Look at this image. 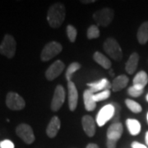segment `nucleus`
I'll use <instances>...</instances> for the list:
<instances>
[{
	"instance_id": "f257e3e1",
	"label": "nucleus",
	"mask_w": 148,
	"mask_h": 148,
	"mask_svg": "<svg viewBox=\"0 0 148 148\" xmlns=\"http://www.w3.org/2000/svg\"><path fill=\"white\" fill-rule=\"evenodd\" d=\"M66 16V9L63 3H57L52 5L48 11L47 21L52 28H58L64 22Z\"/></svg>"
},
{
	"instance_id": "f03ea898",
	"label": "nucleus",
	"mask_w": 148,
	"mask_h": 148,
	"mask_svg": "<svg viewBox=\"0 0 148 148\" xmlns=\"http://www.w3.org/2000/svg\"><path fill=\"white\" fill-rule=\"evenodd\" d=\"M103 49L108 56L115 61H121L123 58L122 49L115 39L108 38L103 45Z\"/></svg>"
},
{
	"instance_id": "7ed1b4c3",
	"label": "nucleus",
	"mask_w": 148,
	"mask_h": 148,
	"mask_svg": "<svg viewBox=\"0 0 148 148\" xmlns=\"http://www.w3.org/2000/svg\"><path fill=\"white\" fill-rule=\"evenodd\" d=\"M114 12L110 8H104L96 11L93 14V19L96 22L97 26L108 27L114 19Z\"/></svg>"
},
{
	"instance_id": "20e7f679",
	"label": "nucleus",
	"mask_w": 148,
	"mask_h": 148,
	"mask_svg": "<svg viewBox=\"0 0 148 148\" xmlns=\"http://www.w3.org/2000/svg\"><path fill=\"white\" fill-rule=\"evenodd\" d=\"M16 43L12 36L7 34L0 45V53L7 58H12L16 53Z\"/></svg>"
},
{
	"instance_id": "39448f33",
	"label": "nucleus",
	"mask_w": 148,
	"mask_h": 148,
	"mask_svg": "<svg viewBox=\"0 0 148 148\" xmlns=\"http://www.w3.org/2000/svg\"><path fill=\"white\" fill-rule=\"evenodd\" d=\"M63 50V46L60 43L57 41H51L48 43L43 48L42 52L40 54V58L42 61H49L50 59L57 56Z\"/></svg>"
},
{
	"instance_id": "423d86ee",
	"label": "nucleus",
	"mask_w": 148,
	"mask_h": 148,
	"mask_svg": "<svg viewBox=\"0 0 148 148\" xmlns=\"http://www.w3.org/2000/svg\"><path fill=\"white\" fill-rule=\"evenodd\" d=\"M114 115V106L112 103L107 104L105 106H103L98 112L95 118V123L99 127H103L107 122H109L113 119Z\"/></svg>"
},
{
	"instance_id": "0eeeda50",
	"label": "nucleus",
	"mask_w": 148,
	"mask_h": 148,
	"mask_svg": "<svg viewBox=\"0 0 148 148\" xmlns=\"http://www.w3.org/2000/svg\"><path fill=\"white\" fill-rule=\"evenodd\" d=\"M6 105L12 110H21L25 108L26 102L21 95L10 91L6 96Z\"/></svg>"
},
{
	"instance_id": "6e6552de",
	"label": "nucleus",
	"mask_w": 148,
	"mask_h": 148,
	"mask_svg": "<svg viewBox=\"0 0 148 148\" xmlns=\"http://www.w3.org/2000/svg\"><path fill=\"white\" fill-rule=\"evenodd\" d=\"M16 135L27 144H32L35 142L36 138L32 127L27 123H21L16 128Z\"/></svg>"
},
{
	"instance_id": "1a4fd4ad",
	"label": "nucleus",
	"mask_w": 148,
	"mask_h": 148,
	"mask_svg": "<svg viewBox=\"0 0 148 148\" xmlns=\"http://www.w3.org/2000/svg\"><path fill=\"white\" fill-rule=\"evenodd\" d=\"M65 95H66V92H65L64 86L61 85H58L55 88L53 99L51 101L50 107L52 110L56 112L62 107L65 101Z\"/></svg>"
},
{
	"instance_id": "9d476101",
	"label": "nucleus",
	"mask_w": 148,
	"mask_h": 148,
	"mask_svg": "<svg viewBox=\"0 0 148 148\" xmlns=\"http://www.w3.org/2000/svg\"><path fill=\"white\" fill-rule=\"evenodd\" d=\"M65 69V64L61 60H56L45 71V77L49 81H53L57 78L63 73Z\"/></svg>"
},
{
	"instance_id": "9b49d317",
	"label": "nucleus",
	"mask_w": 148,
	"mask_h": 148,
	"mask_svg": "<svg viewBox=\"0 0 148 148\" xmlns=\"http://www.w3.org/2000/svg\"><path fill=\"white\" fill-rule=\"evenodd\" d=\"M123 127L120 122L113 123L107 130V140L118 142L122 137Z\"/></svg>"
},
{
	"instance_id": "f8f14e48",
	"label": "nucleus",
	"mask_w": 148,
	"mask_h": 148,
	"mask_svg": "<svg viewBox=\"0 0 148 148\" xmlns=\"http://www.w3.org/2000/svg\"><path fill=\"white\" fill-rule=\"evenodd\" d=\"M68 90H69V106L71 111H75L78 102V92L73 82H68Z\"/></svg>"
},
{
	"instance_id": "ddd939ff",
	"label": "nucleus",
	"mask_w": 148,
	"mask_h": 148,
	"mask_svg": "<svg viewBox=\"0 0 148 148\" xmlns=\"http://www.w3.org/2000/svg\"><path fill=\"white\" fill-rule=\"evenodd\" d=\"M87 86L94 94L103 90L111 89V82L107 78H102L100 81L87 83Z\"/></svg>"
},
{
	"instance_id": "4468645a",
	"label": "nucleus",
	"mask_w": 148,
	"mask_h": 148,
	"mask_svg": "<svg viewBox=\"0 0 148 148\" xmlns=\"http://www.w3.org/2000/svg\"><path fill=\"white\" fill-rule=\"evenodd\" d=\"M82 125L85 133L88 137H94L95 133V122L92 117L90 115H84L82 119Z\"/></svg>"
},
{
	"instance_id": "2eb2a0df",
	"label": "nucleus",
	"mask_w": 148,
	"mask_h": 148,
	"mask_svg": "<svg viewBox=\"0 0 148 148\" xmlns=\"http://www.w3.org/2000/svg\"><path fill=\"white\" fill-rule=\"evenodd\" d=\"M61 127V121L58 117L53 116L48 124L46 128V134L49 138H55L58 134V131Z\"/></svg>"
},
{
	"instance_id": "dca6fc26",
	"label": "nucleus",
	"mask_w": 148,
	"mask_h": 148,
	"mask_svg": "<svg viewBox=\"0 0 148 148\" xmlns=\"http://www.w3.org/2000/svg\"><path fill=\"white\" fill-rule=\"evenodd\" d=\"M128 77L126 75L122 74L115 77L113 82L111 83V90L114 92H118L119 90H122L123 88H125L128 83Z\"/></svg>"
},
{
	"instance_id": "f3484780",
	"label": "nucleus",
	"mask_w": 148,
	"mask_h": 148,
	"mask_svg": "<svg viewBox=\"0 0 148 148\" xmlns=\"http://www.w3.org/2000/svg\"><path fill=\"white\" fill-rule=\"evenodd\" d=\"M93 95H94V93L90 89H86L83 92L85 110L86 111L91 112L94 110L96 107V102L93 99Z\"/></svg>"
},
{
	"instance_id": "a211bd4d",
	"label": "nucleus",
	"mask_w": 148,
	"mask_h": 148,
	"mask_svg": "<svg viewBox=\"0 0 148 148\" xmlns=\"http://www.w3.org/2000/svg\"><path fill=\"white\" fill-rule=\"evenodd\" d=\"M138 62H139V54L137 52L132 53L127 59L125 64V70L128 74H132L135 73L138 69Z\"/></svg>"
},
{
	"instance_id": "6ab92c4d",
	"label": "nucleus",
	"mask_w": 148,
	"mask_h": 148,
	"mask_svg": "<svg viewBox=\"0 0 148 148\" xmlns=\"http://www.w3.org/2000/svg\"><path fill=\"white\" fill-rule=\"evenodd\" d=\"M126 125H127L128 132L132 136H137L141 132L142 125H141L140 122L137 120V119H127L126 120Z\"/></svg>"
},
{
	"instance_id": "aec40b11",
	"label": "nucleus",
	"mask_w": 148,
	"mask_h": 148,
	"mask_svg": "<svg viewBox=\"0 0 148 148\" xmlns=\"http://www.w3.org/2000/svg\"><path fill=\"white\" fill-rule=\"evenodd\" d=\"M137 38L139 44L145 45L148 41V21H145L139 27L137 33Z\"/></svg>"
},
{
	"instance_id": "412c9836",
	"label": "nucleus",
	"mask_w": 148,
	"mask_h": 148,
	"mask_svg": "<svg viewBox=\"0 0 148 148\" xmlns=\"http://www.w3.org/2000/svg\"><path fill=\"white\" fill-rule=\"evenodd\" d=\"M93 59L105 69H110L111 68V66H112V63L110 60V58L106 57L105 54H103L101 52L96 51L93 54Z\"/></svg>"
},
{
	"instance_id": "4be33fe9",
	"label": "nucleus",
	"mask_w": 148,
	"mask_h": 148,
	"mask_svg": "<svg viewBox=\"0 0 148 148\" xmlns=\"http://www.w3.org/2000/svg\"><path fill=\"white\" fill-rule=\"evenodd\" d=\"M132 82L134 86H138L141 88H143L147 85L148 83V75L145 71H140L138 73L136 74V76L134 77V78L132 80Z\"/></svg>"
},
{
	"instance_id": "5701e85b",
	"label": "nucleus",
	"mask_w": 148,
	"mask_h": 148,
	"mask_svg": "<svg viewBox=\"0 0 148 148\" xmlns=\"http://www.w3.org/2000/svg\"><path fill=\"white\" fill-rule=\"evenodd\" d=\"M81 69V64L77 62H73L72 64L69 65L67 69V71H66V73H65V77L68 82H71V79L73 76V74L78 71L79 69Z\"/></svg>"
},
{
	"instance_id": "b1692460",
	"label": "nucleus",
	"mask_w": 148,
	"mask_h": 148,
	"mask_svg": "<svg viewBox=\"0 0 148 148\" xmlns=\"http://www.w3.org/2000/svg\"><path fill=\"white\" fill-rule=\"evenodd\" d=\"M125 105L127 106V107L129 109V110L132 111V113H135V114H138V113H141L143 110V107L142 106L136 102V101H132L131 99H126L125 100Z\"/></svg>"
},
{
	"instance_id": "393cba45",
	"label": "nucleus",
	"mask_w": 148,
	"mask_h": 148,
	"mask_svg": "<svg viewBox=\"0 0 148 148\" xmlns=\"http://www.w3.org/2000/svg\"><path fill=\"white\" fill-rule=\"evenodd\" d=\"M100 30L99 27L96 25H92L87 29L86 32V36L89 40H93V39H97L100 36Z\"/></svg>"
},
{
	"instance_id": "a878e982",
	"label": "nucleus",
	"mask_w": 148,
	"mask_h": 148,
	"mask_svg": "<svg viewBox=\"0 0 148 148\" xmlns=\"http://www.w3.org/2000/svg\"><path fill=\"white\" fill-rule=\"evenodd\" d=\"M110 90H106L101 91V92H98V93H95L93 95V99L95 102H99V101H105L107 100L108 98H110Z\"/></svg>"
},
{
	"instance_id": "bb28decb",
	"label": "nucleus",
	"mask_w": 148,
	"mask_h": 148,
	"mask_svg": "<svg viewBox=\"0 0 148 148\" xmlns=\"http://www.w3.org/2000/svg\"><path fill=\"white\" fill-rule=\"evenodd\" d=\"M143 91H144L143 88H141L138 86H134V85H132V86H130L127 89L128 95L132 96V97H139L140 95H143Z\"/></svg>"
},
{
	"instance_id": "cd10ccee",
	"label": "nucleus",
	"mask_w": 148,
	"mask_h": 148,
	"mask_svg": "<svg viewBox=\"0 0 148 148\" xmlns=\"http://www.w3.org/2000/svg\"><path fill=\"white\" fill-rule=\"evenodd\" d=\"M67 35L69 37V40L71 42L73 43L76 39H77V29L72 26V25H69L67 27Z\"/></svg>"
},
{
	"instance_id": "c85d7f7f",
	"label": "nucleus",
	"mask_w": 148,
	"mask_h": 148,
	"mask_svg": "<svg viewBox=\"0 0 148 148\" xmlns=\"http://www.w3.org/2000/svg\"><path fill=\"white\" fill-rule=\"evenodd\" d=\"M112 104L114 106V115L113 117L112 120H113L114 123L119 122V119H120V112H121V106H119L117 102H113Z\"/></svg>"
},
{
	"instance_id": "c756f323",
	"label": "nucleus",
	"mask_w": 148,
	"mask_h": 148,
	"mask_svg": "<svg viewBox=\"0 0 148 148\" xmlns=\"http://www.w3.org/2000/svg\"><path fill=\"white\" fill-rule=\"evenodd\" d=\"M0 148H15V145L10 140H3L0 142Z\"/></svg>"
},
{
	"instance_id": "7c9ffc66",
	"label": "nucleus",
	"mask_w": 148,
	"mask_h": 148,
	"mask_svg": "<svg viewBox=\"0 0 148 148\" xmlns=\"http://www.w3.org/2000/svg\"><path fill=\"white\" fill-rule=\"evenodd\" d=\"M131 147L132 148H148L147 146H145L144 144H142V143H138L137 141L135 142H132V144H131Z\"/></svg>"
},
{
	"instance_id": "2f4dec72",
	"label": "nucleus",
	"mask_w": 148,
	"mask_h": 148,
	"mask_svg": "<svg viewBox=\"0 0 148 148\" xmlns=\"http://www.w3.org/2000/svg\"><path fill=\"white\" fill-rule=\"evenodd\" d=\"M117 143L114 141H111V140H107L106 142V146L107 148H116Z\"/></svg>"
},
{
	"instance_id": "473e14b6",
	"label": "nucleus",
	"mask_w": 148,
	"mask_h": 148,
	"mask_svg": "<svg viewBox=\"0 0 148 148\" xmlns=\"http://www.w3.org/2000/svg\"><path fill=\"white\" fill-rule=\"evenodd\" d=\"M86 148H99V147H98V145H96L95 143H90L86 146Z\"/></svg>"
},
{
	"instance_id": "72a5a7b5",
	"label": "nucleus",
	"mask_w": 148,
	"mask_h": 148,
	"mask_svg": "<svg viewBox=\"0 0 148 148\" xmlns=\"http://www.w3.org/2000/svg\"><path fill=\"white\" fill-rule=\"evenodd\" d=\"M81 2H82V3H86H86H95V0H82Z\"/></svg>"
},
{
	"instance_id": "f704fd0d",
	"label": "nucleus",
	"mask_w": 148,
	"mask_h": 148,
	"mask_svg": "<svg viewBox=\"0 0 148 148\" xmlns=\"http://www.w3.org/2000/svg\"><path fill=\"white\" fill-rule=\"evenodd\" d=\"M145 141H146V144L148 147V131L146 132V135H145Z\"/></svg>"
},
{
	"instance_id": "c9c22d12",
	"label": "nucleus",
	"mask_w": 148,
	"mask_h": 148,
	"mask_svg": "<svg viewBox=\"0 0 148 148\" xmlns=\"http://www.w3.org/2000/svg\"><path fill=\"white\" fill-rule=\"evenodd\" d=\"M110 75H114V71L110 70Z\"/></svg>"
},
{
	"instance_id": "e433bc0d",
	"label": "nucleus",
	"mask_w": 148,
	"mask_h": 148,
	"mask_svg": "<svg viewBox=\"0 0 148 148\" xmlns=\"http://www.w3.org/2000/svg\"><path fill=\"white\" fill-rule=\"evenodd\" d=\"M146 100H147V101L148 102V93H147V96H146Z\"/></svg>"
},
{
	"instance_id": "4c0bfd02",
	"label": "nucleus",
	"mask_w": 148,
	"mask_h": 148,
	"mask_svg": "<svg viewBox=\"0 0 148 148\" xmlns=\"http://www.w3.org/2000/svg\"><path fill=\"white\" fill-rule=\"evenodd\" d=\"M147 123H148V112H147Z\"/></svg>"
}]
</instances>
